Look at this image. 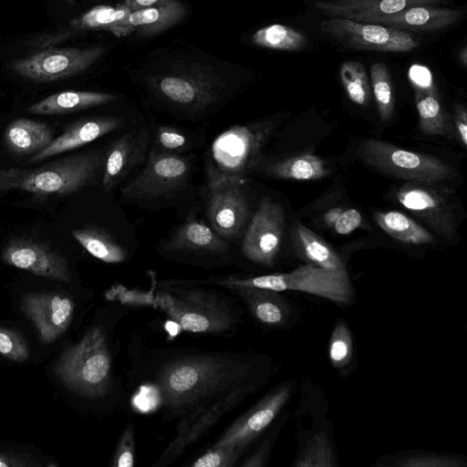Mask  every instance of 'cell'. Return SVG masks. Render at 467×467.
<instances>
[{
	"label": "cell",
	"mask_w": 467,
	"mask_h": 467,
	"mask_svg": "<svg viewBox=\"0 0 467 467\" xmlns=\"http://www.w3.org/2000/svg\"><path fill=\"white\" fill-rule=\"evenodd\" d=\"M252 363L218 355L187 356L168 361L155 379L161 403L171 416H183L202 401L243 385Z\"/></svg>",
	"instance_id": "6da1fadb"
},
{
	"label": "cell",
	"mask_w": 467,
	"mask_h": 467,
	"mask_svg": "<svg viewBox=\"0 0 467 467\" xmlns=\"http://www.w3.org/2000/svg\"><path fill=\"white\" fill-rule=\"evenodd\" d=\"M372 0H338L336 3L337 4H354V3H361V2H368Z\"/></svg>",
	"instance_id": "f907efd6"
},
{
	"label": "cell",
	"mask_w": 467,
	"mask_h": 467,
	"mask_svg": "<svg viewBox=\"0 0 467 467\" xmlns=\"http://www.w3.org/2000/svg\"><path fill=\"white\" fill-rule=\"evenodd\" d=\"M254 386L243 384L231 389L226 396L212 404L210 409L201 410V415L185 416V420L179 425L177 436L163 453L165 460L179 455L188 445L195 441L206 430L214 424L223 414L235 407L249 393Z\"/></svg>",
	"instance_id": "ac0fdd59"
},
{
	"label": "cell",
	"mask_w": 467,
	"mask_h": 467,
	"mask_svg": "<svg viewBox=\"0 0 467 467\" xmlns=\"http://www.w3.org/2000/svg\"><path fill=\"white\" fill-rule=\"evenodd\" d=\"M454 123L462 144H467V113L462 105L455 107Z\"/></svg>",
	"instance_id": "7dc6e473"
},
{
	"label": "cell",
	"mask_w": 467,
	"mask_h": 467,
	"mask_svg": "<svg viewBox=\"0 0 467 467\" xmlns=\"http://www.w3.org/2000/svg\"><path fill=\"white\" fill-rule=\"evenodd\" d=\"M43 466L30 452L13 447L0 446V467Z\"/></svg>",
	"instance_id": "f6af8a7d"
},
{
	"label": "cell",
	"mask_w": 467,
	"mask_h": 467,
	"mask_svg": "<svg viewBox=\"0 0 467 467\" xmlns=\"http://www.w3.org/2000/svg\"><path fill=\"white\" fill-rule=\"evenodd\" d=\"M219 283L226 286H253L276 292H304L339 304H349L354 297V289L346 268L330 270L311 264L300 265L289 273L243 279L228 278Z\"/></svg>",
	"instance_id": "5b68a950"
},
{
	"label": "cell",
	"mask_w": 467,
	"mask_h": 467,
	"mask_svg": "<svg viewBox=\"0 0 467 467\" xmlns=\"http://www.w3.org/2000/svg\"><path fill=\"white\" fill-rule=\"evenodd\" d=\"M353 357V342L350 330L343 321H337L331 334L328 358L335 368L347 367Z\"/></svg>",
	"instance_id": "74e56055"
},
{
	"label": "cell",
	"mask_w": 467,
	"mask_h": 467,
	"mask_svg": "<svg viewBox=\"0 0 467 467\" xmlns=\"http://www.w3.org/2000/svg\"><path fill=\"white\" fill-rule=\"evenodd\" d=\"M0 355L10 361L23 363L29 358L30 346L18 330L0 327Z\"/></svg>",
	"instance_id": "f35d334b"
},
{
	"label": "cell",
	"mask_w": 467,
	"mask_h": 467,
	"mask_svg": "<svg viewBox=\"0 0 467 467\" xmlns=\"http://www.w3.org/2000/svg\"><path fill=\"white\" fill-rule=\"evenodd\" d=\"M103 52L102 47L49 48L14 60L10 67L26 78L49 82L85 71Z\"/></svg>",
	"instance_id": "30bf717a"
},
{
	"label": "cell",
	"mask_w": 467,
	"mask_h": 467,
	"mask_svg": "<svg viewBox=\"0 0 467 467\" xmlns=\"http://www.w3.org/2000/svg\"><path fill=\"white\" fill-rule=\"evenodd\" d=\"M2 261L10 266L54 281L70 284L67 259L48 244L30 237L10 239L1 251Z\"/></svg>",
	"instance_id": "7c38bea8"
},
{
	"label": "cell",
	"mask_w": 467,
	"mask_h": 467,
	"mask_svg": "<svg viewBox=\"0 0 467 467\" xmlns=\"http://www.w3.org/2000/svg\"><path fill=\"white\" fill-rule=\"evenodd\" d=\"M416 106L419 113V126L425 135L450 136L451 123L437 96L415 92Z\"/></svg>",
	"instance_id": "d6a6232c"
},
{
	"label": "cell",
	"mask_w": 467,
	"mask_h": 467,
	"mask_svg": "<svg viewBox=\"0 0 467 467\" xmlns=\"http://www.w3.org/2000/svg\"><path fill=\"white\" fill-rule=\"evenodd\" d=\"M293 239L298 254L309 264L330 270L346 268L343 259L319 235L303 224L296 223Z\"/></svg>",
	"instance_id": "4316f807"
},
{
	"label": "cell",
	"mask_w": 467,
	"mask_h": 467,
	"mask_svg": "<svg viewBox=\"0 0 467 467\" xmlns=\"http://www.w3.org/2000/svg\"><path fill=\"white\" fill-rule=\"evenodd\" d=\"M408 78L415 92L437 96L431 71L426 66L411 65L408 71Z\"/></svg>",
	"instance_id": "bcb514c9"
},
{
	"label": "cell",
	"mask_w": 467,
	"mask_h": 467,
	"mask_svg": "<svg viewBox=\"0 0 467 467\" xmlns=\"http://www.w3.org/2000/svg\"><path fill=\"white\" fill-rule=\"evenodd\" d=\"M462 56L460 55V59L462 61L464 65H466V47H464L463 49L461 51Z\"/></svg>",
	"instance_id": "816d5d0a"
},
{
	"label": "cell",
	"mask_w": 467,
	"mask_h": 467,
	"mask_svg": "<svg viewBox=\"0 0 467 467\" xmlns=\"http://www.w3.org/2000/svg\"><path fill=\"white\" fill-rule=\"evenodd\" d=\"M273 130L271 120H258L232 126L218 135L206 157L207 184L244 181L259 164Z\"/></svg>",
	"instance_id": "3957f363"
},
{
	"label": "cell",
	"mask_w": 467,
	"mask_h": 467,
	"mask_svg": "<svg viewBox=\"0 0 467 467\" xmlns=\"http://www.w3.org/2000/svg\"><path fill=\"white\" fill-rule=\"evenodd\" d=\"M325 222L338 234H348L359 227L362 222L360 213L356 209L333 208L324 216Z\"/></svg>",
	"instance_id": "b9f144b4"
},
{
	"label": "cell",
	"mask_w": 467,
	"mask_h": 467,
	"mask_svg": "<svg viewBox=\"0 0 467 467\" xmlns=\"http://www.w3.org/2000/svg\"><path fill=\"white\" fill-rule=\"evenodd\" d=\"M254 45L282 50H300L306 47L305 35L287 26L275 24L258 29L252 36Z\"/></svg>",
	"instance_id": "836d02e7"
},
{
	"label": "cell",
	"mask_w": 467,
	"mask_h": 467,
	"mask_svg": "<svg viewBox=\"0 0 467 467\" xmlns=\"http://www.w3.org/2000/svg\"><path fill=\"white\" fill-rule=\"evenodd\" d=\"M134 431L132 426L129 424L119 439L111 465L116 467H131L134 465Z\"/></svg>",
	"instance_id": "7bdbcfd3"
},
{
	"label": "cell",
	"mask_w": 467,
	"mask_h": 467,
	"mask_svg": "<svg viewBox=\"0 0 467 467\" xmlns=\"http://www.w3.org/2000/svg\"><path fill=\"white\" fill-rule=\"evenodd\" d=\"M20 308L31 321L40 341L51 344L67 329L74 316L72 298L58 291L27 293L21 298Z\"/></svg>",
	"instance_id": "5bb4252c"
},
{
	"label": "cell",
	"mask_w": 467,
	"mask_h": 467,
	"mask_svg": "<svg viewBox=\"0 0 467 467\" xmlns=\"http://www.w3.org/2000/svg\"><path fill=\"white\" fill-rule=\"evenodd\" d=\"M124 126L119 117H96L80 119L69 127L43 150L32 155L27 162L35 163L77 149Z\"/></svg>",
	"instance_id": "ffe728a7"
},
{
	"label": "cell",
	"mask_w": 467,
	"mask_h": 467,
	"mask_svg": "<svg viewBox=\"0 0 467 467\" xmlns=\"http://www.w3.org/2000/svg\"><path fill=\"white\" fill-rule=\"evenodd\" d=\"M149 132L147 130H131L116 140L105 154L101 174V186L105 192L112 190L145 159Z\"/></svg>",
	"instance_id": "d6986e66"
},
{
	"label": "cell",
	"mask_w": 467,
	"mask_h": 467,
	"mask_svg": "<svg viewBox=\"0 0 467 467\" xmlns=\"http://www.w3.org/2000/svg\"><path fill=\"white\" fill-rule=\"evenodd\" d=\"M357 156L369 167L408 182H440L455 174L453 168L434 156L379 140H363L357 149Z\"/></svg>",
	"instance_id": "8992f818"
},
{
	"label": "cell",
	"mask_w": 467,
	"mask_h": 467,
	"mask_svg": "<svg viewBox=\"0 0 467 467\" xmlns=\"http://www.w3.org/2000/svg\"><path fill=\"white\" fill-rule=\"evenodd\" d=\"M438 182H408L396 192L398 202L448 240L456 234L457 221L451 193Z\"/></svg>",
	"instance_id": "8fae6325"
},
{
	"label": "cell",
	"mask_w": 467,
	"mask_h": 467,
	"mask_svg": "<svg viewBox=\"0 0 467 467\" xmlns=\"http://www.w3.org/2000/svg\"><path fill=\"white\" fill-rule=\"evenodd\" d=\"M245 449L236 445L212 447L192 464L193 467L234 466Z\"/></svg>",
	"instance_id": "60d3db41"
},
{
	"label": "cell",
	"mask_w": 467,
	"mask_h": 467,
	"mask_svg": "<svg viewBox=\"0 0 467 467\" xmlns=\"http://www.w3.org/2000/svg\"><path fill=\"white\" fill-rule=\"evenodd\" d=\"M466 462L452 455L415 452L408 453L396 460L392 465L399 467H462Z\"/></svg>",
	"instance_id": "ab89813d"
},
{
	"label": "cell",
	"mask_w": 467,
	"mask_h": 467,
	"mask_svg": "<svg viewBox=\"0 0 467 467\" xmlns=\"http://www.w3.org/2000/svg\"><path fill=\"white\" fill-rule=\"evenodd\" d=\"M244 181H223L208 185L206 213L212 229L223 239L234 237L248 217Z\"/></svg>",
	"instance_id": "9a60e30c"
},
{
	"label": "cell",
	"mask_w": 467,
	"mask_h": 467,
	"mask_svg": "<svg viewBox=\"0 0 467 467\" xmlns=\"http://www.w3.org/2000/svg\"><path fill=\"white\" fill-rule=\"evenodd\" d=\"M296 467H334L336 455L327 434L318 431L312 435L294 463Z\"/></svg>",
	"instance_id": "e575fe53"
},
{
	"label": "cell",
	"mask_w": 467,
	"mask_h": 467,
	"mask_svg": "<svg viewBox=\"0 0 467 467\" xmlns=\"http://www.w3.org/2000/svg\"><path fill=\"white\" fill-rule=\"evenodd\" d=\"M462 12L456 9L418 5L399 13L370 17L363 22L390 26L400 30L432 32L444 29L461 19Z\"/></svg>",
	"instance_id": "44dd1931"
},
{
	"label": "cell",
	"mask_w": 467,
	"mask_h": 467,
	"mask_svg": "<svg viewBox=\"0 0 467 467\" xmlns=\"http://www.w3.org/2000/svg\"><path fill=\"white\" fill-rule=\"evenodd\" d=\"M131 12L124 4L116 7L97 5L72 19L70 26L78 29L107 30L120 37L132 32L127 22Z\"/></svg>",
	"instance_id": "83f0119b"
},
{
	"label": "cell",
	"mask_w": 467,
	"mask_h": 467,
	"mask_svg": "<svg viewBox=\"0 0 467 467\" xmlns=\"http://www.w3.org/2000/svg\"><path fill=\"white\" fill-rule=\"evenodd\" d=\"M164 248L171 252L223 254L227 244L211 227L190 217L164 244Z\"/></svg>",
	"instance_id": "7402d4cb"
},
{
	"label": "cell",
	"mask_w": 467,
	"mask_h": 467,
	"mask_svg": "<svg viewBox=\"0 0 467 467\" xmlns=\"http://www.w3.org/2000/svg\"><path fill=\"white\" fill-rule=\"evenodd\" d=\"M247 303L257 320L270 327L285 324L290 317V307L279 292L253 286H229Z\"/></svg>",
	"instance_id": "484cf974"
},
{
	"label": "cell",
	"mask_w": 467,
	"mask_h": 467,
	"mask_svg": "<svg viewBox=\"0 0 467 467\" xmlns=\"http://www.w3.org/2000/svg\"><path fill=\"white\" fill-rule=\"evenodd\" d=\"M442 0H372L354 4H337L317 2L316 6L330 16L348 18L363 22L364 20L393 15L418 5H431Z\"/></svg>",
	"instance_id": "603a6c76"
},
{
	"label": "cell",
	"mask_w": 467,
	"mask_h": 467,
	"mask_svg": "<svg viewBox=\"0 0 467 467\" xmlns=\"http://www.w3.org/2000/svg\"><path fill=\"white\" fill-rule=\"evenodd\" d=\"M185 13V7L174 0L167 5L132 11L127 22L131 31L138 29L142 35H152L174 26Z\"/></svg>",
	"instance_id": "f1b7e54d"
},
{
	"label": "cell",
	"mask_w": 467,
	"mask_h": 467,
	"mask_svg": "<svg viewBox=\"0 0 467 467\" xmlns=\"http://www.w3.org/2000/svg\"><path fill=\"white\" fill-rule=\"evenodd\" d=\"M154 86L168 102L198 110L215 100L222 84L218 78L203 72H193L161 77Z\"/></svg>",
	"instance_id": "e0dca14e"
},
{
	"label": "cell",
	"mask_w": 467,
	"mask_h": 467,
	"mask_svg": "<svg viewBox=\"0 0 467 467\" xmlns=\"http://www.w3.org/2000/svg\"><path fill=\"white\" fill-rule=\"evenodd\" d=\"M53 135L54 130L47 123L20 118L6 127L4 141L14 154L34 155L53 140Z\"/></svg>",
	"instance_id": "cb8c5ba5"
},
{
	"label": "cell",
	"mask_w": 467,
	"mask_h": 467,
	"mask_svg": "<svg viewBox=\"0 0 467 467\" xmlns=\"http://www.w3.org/2000/svg\"><path fill=\"white\" fill-rule=\"evenodd\" d=\"M189 173L188 159L152 149L144 168L122 188L121 196L133 201L171 196L182 189Z\"/></svg>",
	"instance_id": "ba28073f"
},
{
	"label": "cell",
	"mask_w": 467,
	"mask_h": 467,
	"mask_svg": "<svg viewBox=\"0 0 467 467\" xmlns=\"http://www.w3.org/2000/svg\"><path fill=\"white\" fill-rule=\"evenodd\" d=\"M66 1H67L69 3H73L75 0H66Z\"/></svg>",
	"instance_id": "f5cc1de1"
},
{
	"label": "cell",
	"mask_w": 467,
	"mask_h": 467,
	"mask_svg": "<svg viewBox=\"0 0 467 467\" xmlns=\"http://www.w3.org/2000/svg\"><path fill=\"white\" fill-rule=\"evenodd\" d=\"M374 217L386 234L400 243L420 245L435 240L431 233L402 213L378 212Z\"/></svg>",
	"instance_id": "4dcf8cb0"
},
{
	"label": "cell",
	"mask_w": 467,
	"mask_h": 467,
	"mask_svg": "<svg viewBox=\"0 0 467 467\" xmlns=\"http://www.w3.org/2000/svg\"><path fill=\"white\" fill-rule=\"evenodd\" d=\"M265 171L275 178L297 181L318 180L329 173L325 161L309 153L275 161L267 165Z\"/></svg>",
	"instance_id": "f546056e"
},
{
	"label": "cell",
	"mask_w": 467,
	"mask_h": 467,
	"mask_svg": "<svg viewBox=\"0 0 467 467\" xmlns=\"http://www.w3.org/2000/svg\"><path fill=\"white\" fill-rule=\"evenodd\" d=\"M370 77L379 115L382 121H388L394 113L395 99L387 66L380 62L374 63L370 67Z\"/></svg>",
	"instance_id": "8d00e7d4"
},
{
	"label": "cell",
	"mask_w": 467,
	"mask_h": 467,
	"mask_svg": "<svg viewBox=\"0 0 467 467\" xmlns=\"http://www.w3.org/2000/svg\"><path fill=\"white\" fill-rule=\"evenodd\" d=\"M320 30L348 48L379 52H410L420 46L411 33L373 23L333 17Z\"/></svg>",
	"instance_id": "52a82bcc"
},
{
	"label": "cell",
	"mask_w": 467,
	"mask_h": 467,
	"mask_svg": "<svg viewBox=\"0 0 467 467\" xmlns=\"http://www.w3.org/2000/svg\"><path fill=\"white\" fill-rule=\"evenodd\" d=\"M71 234L88 253L102 262L115 264L127 258L124 247L105 230L85 226L72 230Z\"/></svg>",
	"instance_id": "1f68e13d"
},
{
	"label": "cell",
	"mask_w": 467,
	"mask_h": 467,
	"mask_svg": "<svg viewBox=\"0 0 467 467\" xmlns=\"http://www.w3.org/2000/svg\"><path fill=\"white\" fill-rule=\"evenodd\" d=\"M105 154L99 150L56 160L36 169H0V192L18 190L36 199L67 196L102 174Z\"/></svg>",
	"instance_id": "7a4b0ae2"
},
{
	"label": "cell",
	"mask_w": 467,
	"mask_h": 467,
	"mask_svg": "<svg viewBox=\"0 0 467 467\" xmlns=\"http://www.w3.org/2000/svg\"><path fill=\"white\" fill-rule=\"evenodd\" d=\"M157 150L161 152L174 153L175 150L182 149L186 144L184 134L173 128L168 126L159 127L156 133Z\"/></svg>",
	"instance_id": "ee69618b"
},
{
	"label": "cell",
	"mask_w": 467,
	"mask_h": 467,
	"mask_svg": "<svg viewBox=\"0 0 467 467\" xmlns=\"http://www.w3.org/2000/svg\"><path fill=\"white\" fill-rule=\"evenodd\" d=\"M293 385L284 383L275 388L246 413L235 420L213 445L246 447L275 419L291 397Z\"/></svg>",
	"instance_id": "2e32d148"
},
{
	"label": "cell",
	"mask_w": 467,
	"mask_h": 467,
	"mask_svg": "<svg viewBox=\"0 0 467 467\" xmlns=\"http://www.w3.org/2000/svg\"><path fill=\"white\" fill-rule=\"evenodd\" d=\"M167 298L168 315L183 330L217 333L230 329L235 322L228 306L202 290L175 289Z\"/></svg>",
	"instance_id": "9c48e42d"
},
{
	"label": "cell",
	"mask_w": 467,
	"mask_h": 467,
	"mask_svg": "<svg viewBox=\"0 0 467 467\" xmlns=\"http://www.w3.org/2000/svg\"><path fill=\"white\" fill-rule=\"evenodd\" d=\"M269 443L261 446L250 458L247 459L242 466L245 467H258L265 465L267 454L269 452Z\"/></svg>",
	"instance_id": "681fc988"
},
{
	"label": "cell",
	"mask_w": 467,
	"mask_h": 467,
	"mask_svg": "<svg viewBox=\"0 0 467 467\" xmlns=\"http://www.w3.org/2000/svg\"><path fill=\"white\" fill-rule=\"evenodd\" d=\"M118 97L104 92L67 90L50 95L32 104L27 111L36 115L68 114L75 111L108 104Z\"/></svg>",
	"instance_id": "d4e9b609"
},
{
	"label": "cell",
	"mask_w": 467,
	"mask_h": 467,
	"mask_svg": "<svg viewBox=\"0 0 467 467\" xmlns=\"http://www.w3.org/2000/svg\"><path fill=\"white\" fill-rule=\"evenodd\" d=\"M339 76L349 99L358 105H366L370 97V87L363 64L346 61L340 67Z\"/></svg>",
	"instance_id": "d590c367"
},
{
	"label": "cell",
	"mask_w": 467,
	"mask_h": 467,
	"mask_svg": "<svg viewBox=\"0 0 467 467\" xmlns=\"http://www.w3.org/2000/svg\"><path fill=\"white\" fill-rule=\"evenodd\" d=\"M285 225L282 206L264 198L247 227L242 252L250 261L271 267L279 253Z\"/></svg>",
	"instance_id": "4fadbf2b"
},
{
	"label": "cell",
	"mask_w": 467,
	"mask_h": 467,
	"mask_svg": "<svg viewBox=\"0 0 467 467\" xmlns=\"http://www.w3.org/2000/svg\"><path fill=\"white\" fill-rule=\"evenodd\" d=\"M54 373L67 389L81 397L104 396L110 385L111 361L103 329L92 327L67 347L55 362Z\"/></svg>",
	"instance_id": "277c9868"
},
{
	"label": "cell",
	"mask_w": 467,
	"mask_h": 467,
	"mask_svg": "<svg viewBox=\"0 0 467 467\" xmlns=\"http://www.w3.org/2000/svg\"><path fill=\"white\" fill-rule=\"evenodd\" d=\"M174 0H125L124 5L131 11L160 6L170 4Z\"/></svg>",
	"instance_id": "c3c4849f"
}]
</instances>
